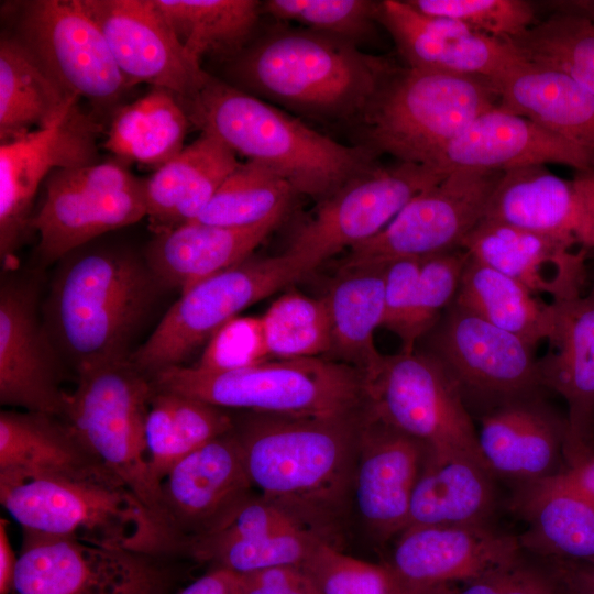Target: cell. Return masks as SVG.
Listing matches in <instances>:
<instances>
[{"mask_svg": "<svg viewBox=\"0 0 594 594\" xmlns=\"http://www.w3.org/2000/svg\"><path fill=\"white\" fill-rule=\"evenodd\" d=\"M363 414L233 416V432L260 496L338 547L353 506Z\"/></svg>", "mask_w": 594, "mask_h": 594, "instance_id": "cell-1", "label": "cell"}, {"mask_svg": "<svg viewBox=\"0 0 594 594\" xmlns=\"http://www.w3.org/2000/svg\"><path fill=\"white\" fill-rule=\"evenodd\" d=\"M163 289L144 254L128 246L84 245L61 260L44 323L77 375L130 359L133 338Z\"/></svg>", "mask_w": 594, "mask_h": 594, "instance_id": "cell-2", "label": "cell"}, {"mask_svg": "<svg viewBox=\"0 0 594 594\" xmlns=\"http://www.w3.org/2000/svg\"><path fill=\"white\" fill-rule=\"evenodd\" d=\"M179 101L193 125L267 167L296 194L321 200L377 164V154L366 145L339 143L210 75L195 94Z\"/></svg>", "mask_w": 594, "mask_h": 594, "instance_id": "cell-3", "label": "cell"}, {"mask_svg": "<svg viewBox=\"0 0 594 594\" xmlns=\"http://www.w3.org/2000/svg\"><path fill=\"white\" fill-rule=\"evenodd\" d=\"M395 66L348 41L279 31L233 57L235 87L320 119H361Z\"/></svg>", "mask_w": 594, "mask_h": 594, "instance_id": "cell-4", "label": "cell"}, {"mask_svg": "<svg viewBox=\"0 0 594 594\" xmlns=\"http://www.w3.org/2000/svg\"><path fill=\"white\" fill-rule=\"evenodd\" d=\"M0 503L24 532L151 558L179 552L153 514L120 481L0 480Z\"/></svg>", "mask_w": 594, "mask_h": 594, "instance_id": "cell-5", "label": "cell"}, {"mask_svg": "<svg viewBox=\"0 0 594 594\" xmlns=\"http://www.w3.org/2000/svg\"><path fill=\"white\" fill-rule=\"evenodd\" d=\"M154 387L223 409L294 417H345L365 407L362 374L321 358L267 360L234 371L173 366L152 376Z\"/></svg>", "mask_w": 594, "mask_h": 594, "instance_id": "cell-6", "label": "cell"}, {"mask_svg": "<svg viewBox=\"0 0 594 594\" xmlns=\"http://www.w3.org/2000/svg\"><path fill=\"white\" fill-rule=\"evenodd\" d=\"M498 100L484 77L395 66L360 119L364 145L399 162L430 165Z\"/></svg>", "mask_w": 594, "mask_h": 594, "instance_id": "cell-7", "label": "cell"}, {"mask_svg": "<svg viewBox=\"0 0 594 594\" xmlns=\"http://www.w3.org/2000/svg\"><path fill=\"white\" fill-rule=\"evenodd\" d=\"M154 392L152 377L130 359L99 365L77 374L62 419L170 537L163 516L162 484L152 472L145 440Z\"/></svg>", "mask_w": 594, "mask_h": 594, "instance_id": "cell-8", "label": "cell"}, {"mask_svg": "<svg viewBox=\"0 0 594 594\" xmlns=\"http://www.w3.org/2000/svg\"><path fill=\"white\" fill-rule=\"evenodd\" d=\"M362 380L365 410L419 441L427 457H463L487 469L459 387L429 354L384 355Z\"/></svg>", "mask_w": 594, "mask_h": 594, "instance_id": "cell-9", "label": "cell"}, {"mask_svg": "<svg viewBox=\"0 0 594 594\" xmlns=\"http://www.w3.org/2000/svg\"><path fill=\"white\" fill-rule=\"evenodd\" d=\"M307 274L290 254L246 258L180 293L131 362L148 376L180 365L251 305Z\"/></svg>", "mask_w": 594, "mask_h": 594, "instance_id": "cell-10", "label": "cell"}, {"mask_svg": "<svg viewBox=\"0 0 594 594\" xmlns=\"http://www.w3.org/2000/svg\"><path fill=\"white\" fill-rule=\"evenodd\" d=\"M44 189L31 229L38 233L36 252L45 264L146 217L145 179L119 162L55 169Z\"/></svg>", "mask_w": 594, "mask_h": 594, "instance_id": "cell-11", "label": "cell"}, {"mask_svg": "<svg viewBox=\"0 0 594 594\" xmlns=\"http://www.w3.org/2000/svg\"><path fill=\"white\" fill-rule=\"evenodd\" d=\"M448 174L426 164H376L321 199L286 253L308 273L339 252L375 237L410 199Z\"/></svg>", "mask_w": 594, "mask_h": 594, "instance_id": "cell-12", "label": "cell"}, {"mask_svg": "<svg viewBox=\"0 0 594 594\" xmlns=\"http://www.w3.org/2000/svg\"><path fill=\"white\" fill-rule=\"evenodd\" d=\"M503 170L458 168L410 199L375 237L352 248L341 270L383 266L461 248L483 219Z\"/></svg>", "mask_w": 594, "mask_h": 594, "instance_id": "cell-13", "label": "cell"}, {"mask_svg": "<svg viewBox=\"0 0 594 594\" xmlns=\"http://www.w3.org/2000/svg\"><path fill=\"white\" fill-rule=\"evenodd\" d=\"M14 36L69 95L100 111L119 108L130 87L81 0L22 2Z\"/></svg>", "mask_w": 594, "mask_h": 594, "instance_id": "cell-14", "label": "cell"}, {"mask_svg": "<svg viewBox=\"0 0 594 594\" xmlns=\"http://www.w3.org/2000/svg\"><path fill=\"white\" fill-rule=\"evenodd\" d=\"M428 336L430 350L426 353L452 378L465 405L476 400L486 404L488 411L544 389L537 348L455 302Z\"/></svg>", "mask_w": 594, "mask_h": 594, "instance_id": "cell-15", "label": "cell"}, {"mask_svg": "<svg viewBox=\"0 0 594 594\" xmlns=\"http://www.w3.org/2000/svg\"><path fill=\"white\" fill-rule=\"evenodd\" d=\"M100 127L77 105L52 125L0 145V256L13 268L41 184L58 168L98 162Z\"/></svg>", "mask_w": 594, "mask_h": 594, "instance_id": "cell-16", "label": "cell"}, {"mask_svg": "<svg viewBox=\"0 0 594 594\" xmlns=\"http://www.w3.org/2000/svg\"><path fill=\"white\" fill-rule=\"evenodd\" d=\"M153 559L23 531L10 594H163Z\"/></svg>", "mask_w": 594, "mask_h": 594, "instance_id": "cell-17", "label": "cell"}, {"mask_svg": "<svg viewBox=\"0 0 594 594\" xmlns=\"http://www.w3.org/2000/svg\"><path fill=\"white\" fill-rule=\"evenodd\" d=\"M253 490L233 429L182 458L162 482L164 521L179 550L215 532Z\"/></svg>", "mask_w": 594, "mask_h": 594, "instance_id": "cell-18", "label": "cell"}, {"mask_svg": "<svg viewBox=\"0 0 594 594\" xmlns=\"http://www.w3.org/2000/svg\"><path fill=\"white\" fill-rule=\"evenodd\" d=\"M37 287L6 274L0 288V402L25 411L63 417L61 356L40 321Z\"/></svg>", "mask_w": 594, "mask_h": 594, "instance_id": "cell-19", "label": "cell"}, {"mask_svg": "<svg viewBox=\"0 0 594 594\" xmlns=\"http://www.w3.org/2000/svg\"><path fill=\"white\" fill-rule=\"evenodd\" d=\"M386 564L414 594H442L520 560L517 537L486 525L415 526L404 529Z\"/></svg>", "mask_w": 594, "mask_h": 594, "instance_id": "cell-20", "label": "cell"}, {"mask_svg": "<svg viewBox=\"0 0 594 594\" xmlns=\"http://www.w3.org/2000/svg\"><path fill=\"white\" fill-rule=\"evenodd\" d=\"M96 21L128 86L140 82L185 99L208 74L186 53L154 0H81Z\"/></svg>", "mask_w": 594, "mask_h": 594, "instance_id": "cell-21", "label": "cell"}, {"mask_svg": "<svg viewBox=\"0 0 594 594\" xmlns=\"http://www.w3.org/2000/svg\"><path fill=\"white\" fill-rule=\"evenodd\" d=\"M378 22L407 66L495 80L526 62L507 40L447 18L418 12L407 1H380Z\"/></svg>", "mask_w": 594, "mask_h": 594, "instance_id": "cell-22", "label": "cell"}, {"mask_svg": "<svg viewBox=\"0 0 594 594\" xmlns=\"http://www.w3.org/2000/svg\"><path fill=\"white\" fill-rule=\"evenodd\" d=\"M426 455L424 444L364 409L353 506L375 538L387 540L406 528L413 491Z\"/></svg>", "mask_w": 594, "mask_h": 594, "instance_id": "cell-23", "label": "cell"}, {"mask_svg": "<svg viewBox=\"0 0 594 594\" xmlns=\"http://www.w3.org/2000/svg\"><path fill=\"white\" fill-rule=\"evenodd\" d=\"M548 163L591 170L594 150L496 106L451 140L430 166L448 174L458 168L507 170Z\"/></svg>", "mask_w": 594, "mask_h": 594, "instance_id": "cell-24", "label": "cell"}, {"mask_svg": "<svg viewBox=\"0 0 594 594\" xmlns=\"http://www.w3.org/2000/svg\"><path fill=\"white\" fill-rule=\"evenodd\" d=\"M548 352L538 359L540 382L566 403L565 466L594 455V294L552 302Z\"/></svg>", "mask_w": 594, "mask_h": 594, "instance_id": "cell-25", "label": "cell"}, {"mask_svg": "<svg viewBox=\"0 0 594 594\" xmlns=\"http://www.w3.org/2000/svg\"><path fill=\"white\" fill-rule=\"evenodd\" d=\"M571 241L483 218L461 248L482 263L527 287L547 294L552 302L582 296L586 252Z\"/></svg>", "mask_w": 594, "mask_h": 594, "instance_id": "cell-26", "label": "cell"}, {"mask_svg": "<svg viewBox=\"0 0 594 594\" xmlns=\"http://www.w3.org/2000/svg\"><path fill=\"white\" fill-rule=\"evenodd\" d=\"M480 424L479 447L493 476L528 484L563 470L566 417L551 409L540 394L490 409Z\"/></svg>", "mask_w": 594, "mask_h": 594, "instance_id": "cell-27", "label": "cell"}, {"mask_svg": "<svg viewBox=\"0 0 594 594\" xmlns=\"http://www.w3.org/2000/svg\"><path fill=\"white\" fill-rule=\"evenodd\" d=\"M483 218L593 249L590 220L572 180L544 165L503 170Z\"/></svg>", "mask_w": 594, "mask_h": 594, "instance_id": "cell-28", "label": "cell"}, {"mask_svg": "<svg viewBox=\"0 0 594 594\" xmlns=\"http://www.w3.org/2000/svg\"><path fill=\"white\" fill-rule=\"evenodd\" d=\"M18 477L122 482L62 418L30 411H1L0 480Z\"/></svg>", "mask_w": 594, "mask_h": 594, "instance_id": "cell-29", "label": "cell"}, {"mask_svg": "<svg viewBox=\"0 0 594 594\" xmlns=\"http://www.w3.org/2000/svg\"><path fill=\"white\" fill-rule=\"evenodd\" d=\"M283 217L244 228L189 221L155 234L143 254L164 289H178L182 293L249 258Z\"/></svg>", "mask_w": 594, "mask_h": 594, "instance_id": "cell-30", "label": "cell"}, {"mask_svg": "<svg viewBox=\"0 0 594 594\" xmlns=\"http://www.w3.org/2000/svg\"><path fill=\"white\" fill-rule=\"evenodd\" d=\"M239 165L231 148L201 132L145 179L150 229L160 234L195 220Z\"/></svg>", "mask_w": 594, "mask_h": 594, "instance_id": "cell-31", "label": "cell"}, {"mask_svg": "<svg viewBox=\"0 0 594 594\" xmlns=\"http://www.w3.org/2000/svg\"><path fill=\"white\" fill-rule=\"evenodd\" d=\"M492 82L502 110L594 150V94L569 75L524 62Z\"/></svg>", "mask_w": 594, "mask_h": 594, "instance_id": "cell-32", "label": "cell"}, {"mask_svg": "<svg viewBox=\"0 0 594 594\" xmlns=\"http://www.w3.org/2000/svg\"><path fill=\"white\" fill-rule=\"evenodd\" d=\"M514 507L528 529L521 548L552 561L594 563V504L553 479L521 484Z\"/></svg>", "mask_w": 594, "mask_h": 594, "instance_id": "cell-33", "label": "cell"}, {"mask_svg": "<svg viewBox=\"0 0 594 594\" xmlns=\"http://www.w3.org/2000/svg\"><path fill=\"white\" fill-rule=\"evenodd\" d=\"M492 477L484 465L472 459L426 455L413 491L406 528L486 525L495 503Z\"/></svg>", "mask_w": 594, "mask_h": 594, "instance_id": "cell-34", "label": "cell"}, {"mask_svg": "<svg viewBox=\"0 0 594 594\" xmlns=\"http://www.w3.org/2000/svg\"><path fill=\"white\" fill-rule=\"evenodd\" d=\"M13 35L0 41V140L8 143L45 129L77 105Z\"/></svg>", "mask_w": 594, "mask_h": 594, "instance_id": "cell-35", "label": "cell"}, {"mask_svg": "<svg viewBox=\"0 0 594 594\" xmlns=\"http://www.w3.org/2000/svg\"><path fill=\"white\" fill-rule=\"evenodd\" d=\"M385 266L341 270L323 297L331 322L329 353L362 375L375 369L384 355L374 342L384 315Z\"/></svg>", "mask_w": 594, "mask_h": 594, "instance_id": "cell-36", "label": "cell"}, {"mask_svg": "<svg viewBox=\"0 0 594 594\" xmlns=\"http://www.w3.org/2000/svg\"><path fill=\"white\" fill-rule=\"evenodd\" d=\"M454 302L535 348L553 333L552 302H543L516 279L471 255Z\"/></svg>", "mask_w": 594, "mask_h": 594, "instance_id": "cell-37", "label": "cell"}, {"mask_svg": "<svg viewBox=\"0 0 594 594\" xmlns=\"http://www.w3.org/2000/svg\"><path fill=\"white\" fill-rule=\"evenodd\" d=\"M190 124L176 95L153 88L113 112L103 146L122 161L157 169L185 147Z\"/></svg>", "mask_w": 594, "mask_h": 594, "instance_id": "cell-38", "label": "cell"}, {"mask_svg": "<svg viewBox=\"0 0 594 594\" xmlns=\"http://www.w3.org/2000/svg\"><path fill=\"white\" fill-rule=\"evenodd\" d=\"M188 56L198 65L208 55L234 57L257 22L255 0H154Z\"/></svg>", "mask_w": 594, "mask_h": 594, "instance_id": "cell-39", "label": "cell"}, {"mask_svg": "<svg viewBox=\"0 0 594 594\" xmlns=\"http://www.w3.org/2000/svg\"><path fill=\"white\" fill-rule=\"evenodd\" d=\"M548 6V18L507 41L526 62L562 72L594 94V22Z\"/></svg>", "mask_w": 594, "mask_h": 594, "instance_id": "cell-40", "label": "cell"}, {"mask_svg": "<svg viewBox=\"0 0 594 594\" xmlns=\"http://www.w3.org/2000/svg\"><path fill=\"white\" fill-rule=\"evenodd\" d=\"M294 195L293 187L280 176L248 161L240 163L193 221L231 228L252 227L284 216Z\"/></svg>", "mask_w": 594, "mask_h": 594, "instance_id": "cell-41", "label": "cell"}, {"mask_svg": "<svg viewBox=\"0 0 594 594\" xmlns=\"http://www.w3.org/2000/svg\"><path fill=\"white\" fill-rule=\"evenodd\" d=\"M261 318L270 359L320 358L331 350V322L323 297L288 292Z\"/></svg>", "mask_w": 594, "mask_h": 594, "instance_id": "cell-42", "label": "cell"}, {"mask_svg": "<svg viewBox=\"0 0 594 594\" xmlns=\"http://www.w3.org/2000/svg\"><path fill=\"white\" fill-rule=\"evenodd\" d=\"M469 257L463 248L421 257L413 311L400 338L402 352H414L454 302Z\"/></svg>", "mask_w": 594, "mask_h": 594, "instance_id": "cell-43", "label": "cell"}, {"mask_svg": "<svg viewBox=\"0 0 594 594\" xmlns=\"http://www.w3.org/2000/svg\"><path fill=\"white\" fill-rule=\"evenodd\" d=\"M318 540L322 539L309 531L288 530L212 546L191 556L244 575L277 566H301Z\"/></svg>", "mask_w": 594, "mask_h": 594, "instance_id": "cell-44", "label": "cell"}, {"mask_svg": "<svg viewBox=\"0 0 594 594\" xmlns=\"http://www.w3.org/2000/svg\"><path fill=\"white\" fill-rule=\"evenodd\" d=\"M263 7L277 20L296 21L311 31L358 45L378 22L380 1L268 0Z\"/></svg>", "mask_w": 594, "mask_h": 594, "instance_id": "cell-45", "label": "cell"}, {"mask_svg": "<svg viewBox=\"0 0 594 594\" xmlns=\"http://www.w3.org/2000/svg\"><path fill=\"white\" fill-rule=\"evenodd\" d=\"M301 568L320 594H389L394 582L387 565L344 554L324 540L316 542Z\"/></svg>", "mask_w": 594, "mask_h": 594, "instance_id": "cell-46", "label": "cell"}, {"mask_svg": "<svg viewBox=\"0 0 594 594\" xmlns=\"http://www.w3.org/2000/svg\"><path fill=\"white\" fill-rule=\"evenodd\" d=\"M418 12L459 21L471 30L510 40L535 23V9L525 0H406Z\"/></svg>", "mask_w": 594, "mask_h": 594, "instance_id": "cell-47", "label": "cell"}, {"mask_svg": "<svg viewBox=\"0 0 594 594\" xmlns=\"http://www.w3.org/2000/svg\"><path fill=\"white\" fill-rule=\"evenodd\" d=\"M270 359L262 318L238 316L206 343L199 369L215 372L245 369Z\"/></svg>", "mask_w": 594, "mask_h": 594, "instance_id": "cell-48", "label": "cell"}, {"mask_svg": "<svg viewBox=\"0 0 594 594\" xmlns=\"http://www.w3.org/2000/svg\"><path fill=\"white\" fill-rule=\"evenodd\" d=\"M288 530L305 529L290 516L262 496L253 495L221 527L209 536L194 542L187 552L193 554L198 550L212 546Z\"/></svg>", "mask_w": 594, "mask_h": 594, "instance_id": "cell-49", "label": "cell"}, {"mask_svg": "<svg viewBox=\"0 0 594 594\" xmlns=\"http://www.w3.org/2000/svg\"><path fill=\"white\" fill-rule=\"evenodd\" d=\"M145 440L152 472L162 484L175 463L186 455L169 394L165 391L155 388L146 418Z\"/></svg>", "mask_w": 594, "mask_h": 594, "instance_id": "cell-50", "label": "cell"}, {"mask_svg": "<svg viewBox=\"0 0 594 594\" xmlns=\"http://www.w3.org/2000/svg\"><path fill=\"white\" fill-rule=\"evenodd\" d=\"M420 260L398 258L385 266L382 327L403 337L410 318L418 284Z\"/></svg>", "mask_w": 594, "mask_h": 594, "instance_id": "cell-51", "label": "cell"}, {"mask_svg": "<svg viewBox=\"0 0 594 594\" xmlns=\"http://www.w3.org/2000/svg\"><path fill=\"white\" fill-rule=\"evenodd\" d=\"M442 594H562L551 574L519 561Z\"/></svg>", "mask_w": 594, "mask_h": 594, "instance_id": "cell-52", "label": "cell"}, {"mask_svg": "<svg viewBox=\"0 0 594 594\" xmlns=\"http://www.w3.org/2000/svg\"><path fill=\"white\" fill-rule=\"evenodd\" d=\"M242 594H320L301 566H277L241 574Z\"/></svg>", "mask_w": 594, "mask_h": 594, "instance_id": "cell-53", "label": "cell"}, {"mask_svg": "<svg viewBox=\"0 0 594 594\" xmlns=\"http://www.w3.org/2000/svg\"><path fill=\"white\" fill-rule=\"evenodd\" d=\"M552 562L549 573L562 594H594V563Z\"/></svg>", "mask_w": 594, "mask_h": 594, "instance_id": "cell-54", "label": "cell"}, {"mask_svg": "<svg viewBox=\"0 0 594 594\" xmlns=\"http://www.w3.org/2000/svg\"><path fill=\"white\" fill-rule=\"evenodd\" d=\"M176 594H242L241 574L215 568Z\"/></svg>", "mask_w": 594, "mask_h": 594, "instance_id": "cell-55", "label": "cell"}, {"mask_svg": "<svg viewBox=\"0 0 594 594\" xmlns=\"http://www.w3.org/2000/svg\"><path fill=\"white\" fill-rule=\"evenodd\" d=\"M551 479L594 504V455L564 468Z\"/></svg>", "mask_w": 594, "mask_h": 594, "instance_id": "cell-56", "label": "cell"}, {"mask_svg": "<svg viewBox=\"0 0 594 594\" xmlns=\"http://www.w3.org/2000/svg\"><path fill=\"white\" fill-rule=\"evenodd\" d=\"M18 557L15 556L8 534V521L0 519V594H10Z\"/></svg>", "mask_w": 594, "mask_h": 594, "instance_id": "cell-57", "label": "cell"}, {"mask_svg": "<svg viewBox=\"0 0 594 594\" xmlns=\"http://www.w3.org/2000/svg\"><path fill=\"white\" fill-rule=\"evenodd\" d=\"M572 183L588 217L594 249V169L578 172Z\"/></svg>", "mask_w": 594, "mask_h": 594, "instance_id": "cell-58", "label": "cell"}, {"mask_svg": "<svg viewBox=\"0 0 594 594\" xmlns=\"http://www.w3.org/2000/svg\"><path fill=\"white\" fill-rule=\"evenodd\" d=\"M549 3L557 8L581 13L594 22V0L551 1Z\"/></svg>", "mask_w": 594, "mask_h": 594, "instance_id": "cell-59", "label": "cell"}, {"mask_svg": "<svg viewBox=\"0 0 594 594\" xmlns=\"http://www.w3.org/2000/svg\"><path fill=\"white\" fill-rule=\"evenodd\" d=\"M394 579V578H393ZM389 594H414L411 592H409L408 590L404 588L403 586H400L395 580L393 582V586H392V590L389 592Z\"/></svg>", "mask_w": 594, "mask_h": 594, "instance_id": "cell-60", "label": "cell"}, {"mask_svg": "<svg viewBox=\"0 0 594 594\" xmlns=\"http://www.w3.org/2000/svg\"><path fill=\"white\" fill-rule=\"evenodd\" d=\"M591 293H593V294H594V288H593V290H592Z\"/></svg>", "mask_w": 594, "mask_h": 594, "instance_id": "cell-61", "label": "cell"}]
</instances>
